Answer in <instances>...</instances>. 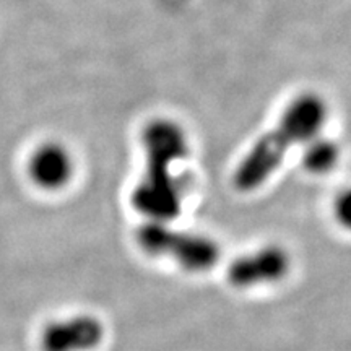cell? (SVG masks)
Instances as JSON below:
<instances>
[{"mask_svg": "<svg viewBox=\"0 0 351 351\" xmlns=\"http://www.w3.org/2000/svg\"><path fill=\"white\" fill-rule=\"evenodd\" d=\"M143 147L147 166L132 204L147 219L169 223L181 212V191L171 169L186 155V137L173 122L155 121L143 132Z\"/></svg>", "mask_w": 351, "mask_h": 351, "instance_id": "obj_1", "label": "cell"}, {"mask_svg": "<svg viewBox=\"0 0 351 351\" xmlns=\"http://www.w3.org/2000/svg\"><path fill=\"white\" fill-rule=\"evenodd\" d=\"M326 119V106L317 96L304 95L293 101L274 130L257 140L236 169L232 182L238 191L251 192L275 173L296 143L313 137Z\"/></svg>", "mask_w": 351, "mask_h": 351, "instance_id": "obj_2", "label": "cell"}, {"mask_svg": "<svg viewBox=\"0 0 351 351\" xmlns=\"http://www.w3.org/2000/svg\"><path fill=\"white\" fill-rule=\"evenodd\" d=\"M138 247L152 257H165L191 274H204L217 265L221 251L212 238L176 230L166 221L147 219L135 234Z\"/></svg>", "mask_w": 351, "mask_h": 351, "instance_id": "obj_3", "label": "cell"}, {"mask_svg": "<svg viewBox=\"0 0 351 351\" xmlns=\"http://www.w3.org/2000/svg\"><path fill=\"white\" fill-rule=\"evenodd\" d=\"M289 269V252L282 245L270 244L232 258L226 269V280L236 289H252L282 282Z\"/></svg>", "mask_w": 351, "mask_h": 351, "instance_id": "obj_4", "label": "cell"}, {"mask_svg": "<svg viewBox=\"0 0 351 351\" xmlns=\"http://www.w3.org/2000/svg\"><path fill=\"white\" fill-rule=\"evenodd\" d=\"M106 327L93 314H77L52 320L41 330V351H93L99 348Z\"/></svg>", "mask_w": 351, "mask_h": 351, "instance_id": "obj_5", "label": "cell"}, {"mask_svg": "<svg viewBox=\"0 0 351 351\" xmlns=\"http://www.w3.org/2000/svg\"><path fill=\"white\" fill-rule=\"evenodd\" d=\"M28 173L38 187L56 191L69 182L72 176V161L69 153L59 145H44L33 153Z\"/></svg>", "mask_w": 351, "mask_h": 351, "instance_id": "obj_6", "label": "cell"}, {"mask_svg": "<svg viewBox=\"0 0 351 351\" xmlns=\"http://www.w3.org/2000/svg\"><path fill=\"white\" fill-rule=\"evenodd\" d=\"M337 161V147L332 142H314L304 155L306 168L313 173H326Z\"/></svg>", "mask_w": 351, "mask_h": 351, "instance_id": "obj_7", "label": "cell"}, {"mask_svg": "<svg viewBox=\"0 0 351 351\" xmlns=\"http://www.w3.org/2000/svg\"><path fill=\"white\" fill-rule=\"evenodd\" d=\"M335 215H337V219H339L341 225H345V226L350 225V195H348V192H345V194H341L339 199H337Z\"/></svg>", "mask_w": 351, "mask_h": 351, "instance_id": "obj_8", "label": "cell"}]
</instances>
